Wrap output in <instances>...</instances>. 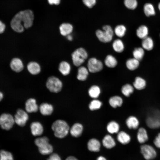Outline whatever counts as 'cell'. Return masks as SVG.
I'll list each match as a JSON object with an SVG mask.
<instances>
[{"mask_svg":"<svg viewBox=\"0 0 160 160\" xmlns=\"http://www.w3.org/2000/svg\"><path fill=\"white\" fill-rule=\"evenodd\" d=\"M15 123L18 126H24L29 119L28 113L21 109L17 110L14 117Z\"/></svg>","mask_w":160,"mask_h":160,"instance_id":"9","label":"cell"},{"mask_svg":"<svg viewBox=\"0 0 160 160\" xmlns=\"http://www.w3.org/2000/svg\"><path fill=\"white\" fill-rule=\"evenodd\" d=\"M137 138L138 142L141 144L145 143L149 139V136L146 129L143 127H139L137 134Z\"/></svg>","mask_w":160,"mask_h":160,"instance_id":"12","label":"cell"},{"mask_svg":"<svg viewBox=\"0 0 160 160\" xmlns=\"http://www.w3.org/2000/svg\"><path fill=\"white\" fill-rule=\"evenodd\" d=\"M145 52L144 49L141 47L135 48L133 51L132 55L134 58L140 61L143 58Z\"/></svg>","mask_w":160,"mask_h":160,"instance_id":"38","label":"cell"},{"mask_svg":"<svg viewBox=\"0 0 160 160\" xmlns=\"http://www.w3.org/2000/svg\"><path fill=\"white\" fill-rule=\"evenodd\" d=\"M5 25L0 20V34L2 33L4 31Z\"/></svg>","mask_w":160,"mask_h":160,"instance_id":"46","label":"cell"},{"mask_svg":"<svg viewBox=\"0 0 160 160\" xmlns=\"http://www.w3.org/2000/svg\"><path fill=\"white\" fill-rule=\"evenodd\" d=\"M148 115L145 119V123L149 128L156 129L160 128V112L156 111Z\"/></svg>","mask_w":160,"mask_h":160,"instance_id":"5","label":"cell"},{"mask_svg":"<svg viewBox=\"0 0 160 160\" xmlns=\"http://www.w3.org/2000/svg\"><path fill=\"white\" fill-rule=\"evenodd\" d=\"M100 142L96 139H91L88 142L87 148L90 151L94 152H98L100 150Z\"/></svg>","mask_w":160,"mask_h":160,"instance_id":"19","label":"cell"},{"mask_svg":"<svg viewBox=\"0 0 160 160\" xmlns=\"http://www.w3.org/2000/svg\"><path fill=\"white\" fill-rule=\"evenodd\" d=\"M89 71L87 68L84 66H80L78 70L77 79L80 81L86 80L89 75Z\"/></svg>","mask_w":160,"mask_h":160,"instance_id":"20","label":"cell"},{"mask_svg":"<svg viewBox=\"0 0 160 160\" xmlns=\"http://www.w3.org/2000/svg\"><path fill=\"white\" fill-rule=\"evenodd\" d=\"M35 145L40 148L44 145L49 143L48 138L46 136H44L36 138L34 141Z\"/></svg>","mask_w":160,"mask_h":160,"instance_id":"40","label":"cell"},{"mask_svg":"<svg viewBox=\"0 0 160 160\" xmlns=\"http://www.w3.org/2000/svg\"><path fill=\"white\" fill-rule=\"evenodd\" d=\"M102 105V103L100 101L95 99L90 102L89 107L91 110L93 111L100 109Z\"/></svg>","mask_w":160,"mask_h":160,"instance_id":"41","label":"cell"},{"mask_svg":"<svg viewBox=\"0 0 160 160\" xmlns=\"http://www.w3.org/2000/svg\"><path fill=\"white\" fill-rule=\"evenodd\" d=\"M34 15L29 9L21 11L17 13L12 19L10 25L12 28L17 33H21L24 28H28L33 25Z\"/></svg>","mask_w":160,"mask_h":160,"instance_id":"1","label":"cell"},{"mask_svg":"<svg viewBox=\"0 0 160 160\" xmlns=\"http://www.w3.org/2000/svg\"><path fill=\"white\" fill-rule=\"evenodd\" d=\"M58 69L62 75L65 76L70 73L71 66L70 64L67 62L62 61L59 64Z\"/></svg>","mask_w":160,"mask_h":160,"instance_id":"24","label":"cell"},{"mask_svg":"<svg viewBox=\"0 0 160 160\" xmlns=\"http://www.w3.org/2000/svg\"><path fill=\"white\" fill-rule=\"evenodd\" d=\"M124 4L127 8L130 9H135L137 5V0H124Z\"/></svg>","mask_w":160,"mask_h":160,"instance_id":"42","label":"cell"},{"mask_svg":"<svg viewBox=\"0 0 160 160\" xmlns=\"http://www.w3.org/2000/svg\"><path fill=\"white\" fill-rule=\"evenodd\" d=\"M83 129V127L81 124L79 123H76L70 129L69 132L72 136L77 137L81 135Z\"/></svg>","mask_w":160,"mask_h":160,"instance_id":"17","label":"cell"},{"mask_svg":"<svg viewBox=\"0 0 160 160\" xmlns=\"http://www.w3.org/2000/svg\"><path fill=\"white\" fill-rule=\"evenodd\" d=\"M0 160H14L13 156L10 152L1 150L0 151Z\"/></svg>","mask_w":160,"mask_h":160,"instance_id":"39","label":"cell"},{"mask_svg":"<svg viewBox=\"0 0 160 160\" xmlns=\"http://www.w3.org/2000/svg\"><path fill=\"white\" fill-rule=\"evenodd\" d=\"M143 10L145 15L147 17L154 15L155 11L153 5L150 3L145 4L143 7Z\"/></svg>","mask_w":160,"mask_h":160,"instance_id":"35","label":"cell"},{"mask_svg":"<svg viewBox=\"0 0 160 160\" xmlns=\"http://www.w3.org/2000/svg\"><path fill=\"white\" fill-rule=\"evenodd\" d=\"M67 39L70 41H71L73 40V37L70 34L69 35L67 36Z\"/></svg>","mask_w":160,"mask_h":160,"instance_id":"50","label":"cell"},{"mask_svg":"<svg viewBox=\"0 0 160 160\" xmlns=\"http://www.w3.org/2000/svg\"><path fill=\"white\" fill-rule=\"evenodd\" d=\"M51 129L54 135L59 138L65 137L70 131V128L67 123L61 119H58L54 121L52 125Z\"/></svg>","mask_w":160,"mask_h":160,"instance_id":"2","label":"cell"},{"mask_svg":"<svg viewBox=\"0 0 160 160\" xmlns=\"http://www.w3.org/2000/svg\"><path fill=\"white\" fill-rule=\"evenodd\" d=\"M15 123L14 117L11 114L3 113L0 116V127L3 129L9 130Z\"/></svg>","mask_w":160,"mask_h":160,"instance_id":"7","label":"cell"},{"mask_svg":"<svg viewBox=\"0 0 160 160\" xmlns=\"http://www.w3.org/2000/svg\"><path fill=\"white\" fill-rule=\"evenodd\" d=\"M27 68L29 72L33 75H37L41 71L40 65L36 62H30L27 65Z\"/></svg>","mask_w":160,"mask_h":160,"instance_id":"18","label":"cell"},{"mask_svg":"<svg viewBox=\"0 0 160 160\" xmlns=\"http://www.w3.org/2000/svg\"><path fill=\"white\" fill-rule=\"evenodd\" d=\"M73 26L68 23H62L59 27L60 33L64 36L70 34L73 31Z\"/></svg>","mask_w":160,"mask_h":160,"instance_id":"21","label":"cell"},{"mask_svg":"<svg viewBox=\"0 0 160 160\" xmlns=\"http://www.w3.org/2000/svg\"><path fill=\"white\" fill-rule=\"evenodd\" d=\"M82 1L86 7L91 8L95 4L96 0H82Z\"/></svg>","mask_w":160,"mask_h":160,"instance_id":"43","label":"cell"},{"mask_svg":"<svg viewBox=\"0 0 160 160\" xmlns=\"http://www.w3.org/2000/svg\"><path fill=\"white\" fill-rule=\"evenodd\" d=\"M153 143L156 147L160 149V132H159L154 138Z\"/></svg>","mask_w":160,"mask_h":160,"instance_id":"44","label":"cell"},{"mask_svg":"<svg viewBox=\"0 0 160 160\" xmlns=\"http://www.w3.org/2000/svg\"><path fill=\"white\" fill-rule=\"evenodd\" d=\"M103 145L105 148L111 149L116 145L115 142L113 137L110 135H107L105 136L102 140Z\"/></svg>","mask_w":160,"mask_h":160,"instance_id":"25","label":"cell"},{"mask_svg":"<svg viewBox=\"0 0 160 160\" xmlns=\"http://www.w3.org/2000/svg\"><path fill=\"white\" fill-rule=\"evenodd\" d=\"M122 98L118 96H115L111 97L109 99V103L113 108H116L121 106L123 103Z\"/></svg>","mask_w":160,"mask_h":160,"instance_id":"31","label":"cell"},{"mask_svg":"<svg viewBox=\"0 0 160 160\" xmlns=\"http://www.w3.org/2000/svg\"><path fill=\"white\" fill-rule=\"evenodd\" d=\"M141 154L146 160H152L156 156L157 153L154 148L152 145L146 144H142L140 147Z\"/></svg>","mask_w":160,"mask_h":160,"instance_id":"8","label":"cell"},{"mask_svg":"<svg viewBox=\"0 0 160 160\" xmlns=\"http://www.w3.org/2000/svg\"><path fill=\"white\" fill-rule=\"evenodd\" d=\"M11 69L16 72H19L23 69L24 65L21 60L18 58H14L11 61L10 63Z\"/></svg>","mask_w":160,"mask_h":160,"instance_id":"15","label":"cell"},{"mask_svg":"<svg viewBox=\"0 0 160 160\" xmlns=\"http://www.w3.org/2000/svg\"><path fill=\"white\" fill-rule=\"evenodd\" d=\"M139 64V61L134 57L128 59L126 63L127 68L131 71L136 69L138 67Z\"/></svg>","mask_w":160,"mask_h":160,"instance_id":"28","label":"cell"},{"mask_svg":"<svg viewBox=\"0 0 160 160\" xmlns=\"http://www.w3.org/2000/svg\"><path fill=\"white\" fill-rule=\"evenodd\" d=\"M30 128L32 134L35 136L41 135L44 132L43 126L39 121H36L31 123Z\"/></svg>","mask_w":160,"mask_h":160,"instance_id":"13","label":"cell"},{"mask_svg":"<svg viewBox=\"0 0 160 160\" xmlns=\"http://www.w3.org/2000/svg\"><path fill=\"white\" fill-rule=\"evenodd\" d=\"M158 7L159 11H160V2L158 4Z\"/></svg>","mask_w":160,"mask_h":160,"instance_id":"52","label":"cell"},{"mask_svg":"<svg viewBox=\"0 0 160 160\" xmlns=\"http://www.w3.org/2000/svg\"><path fill=\"white\" fill-rule=\"evenodd\" d=\"M107 131L111 134L118 133L119 129V124L116 121H112L110 122L107 126Z\"/></svg>","mask_w":160,"mask_h":160,"instance_id":"32","label":"cell"},{"mask_svg":"<svg viewBox=\"0 0 160 160\" xmlns=\"http://www.w3.org/2000/svg\"><path fill=\"white\" fill-rule=\"evenodd\" d=\"M148 34V28L145 25L140 26L136 31V35L137 37L143 39L147 37Z\"/></svg>","mask_w":160,"mask_h":160,"instance_id":"30","label":"cell"},{"mask_svg":"<svg viewBox=\"0 0 160 160\" xmlns=\"http://www.w3.org/2000/svg\"><path fill=\"white\" fill-rule=\"evenodd\" d=\"M4 97V95L3 93L0 91V102L1 101Z\"/></svg>","mask_w":160,"mask_h":160,"instance_id":"51","label":"cell"},{"mask_svg":"<svg viewBox=\"0 0 160 160\" xmlns=\"http://www.w3.org/2000/svg\"><path fill=\"white\" fill-rule=\"evenodd\" d=\"M102 29H98L96 31L97 37L100 42L103 43L111 42L112 40L114 33L112 28L109 25H106L103 27Z\"/></svg>","mask_w":160,"mask_h":160,"instance_id":"3","label":"cell"},{"mask_svg":"<svg viewBox=\"0 0 160 160\" xmlns=\"http://www.w3.org/2000/svg\"><path fill=\"white\" fill-rule=\"evenodd\" d=\"M103 68L102 62L95 57L89 58L87 62V68L89 72L96 73L101 71Z\"/></svg>","mask_w":160,"mask_h":160,"instance_id":"10","label":"cell"},{"mask_svg":"<svg viewBox=\"0 0 160 160\" xmlns=\"http://www.w3.org/2000/svg\"><path fill=\"white\" fill-rule=\"evenodd\" d=\"M96 160H107V159L103 156H100L97 158Z\"/></svg>","mask_w":160,"mask_h":160,"instance_id":"49","label":"cell"},{"mask_svg":"<svg viewBox=\"0 0 160 160\" xmlns=\"http://www.w3.org/2000/svg\"><path fill=\"white\" fill-rule=\"evenodd\" d=\"M134 88L133 86L131 84H127L122 87L121 91L124 95L126 97H129L133 93Z\"/></svg>","mask_w":160,"mask_h":160,"instance_id":"34","label":"cell"},{"mask_svg":"<svg viewBox=\"0 0 160 160\" xmlns=\"http://www.w3.org/2000/svg\"><path fill=\"white\" fill-rule=\"evenodd\" d=\"M39 110L43 116L51 115L54 111L52 105L47 103H43L39 107Z\"/></svg>","mask_w":160,"mask_h":160,"instance_id":"14","label":"cell"},{"mask_svg":"<svg viewBox=\"0 0 160 160\" xmlns=\"http://www.w3.org/2000/svg\"><path fill=\"white\" fill-rule=\"evenodd\" d=\"M104 63L107 67L113 68L116 66L118 61L116 58L113 55H108L106 57L105 59Z\"/></svg>","mask_w":160,"mask_h":160,"instance_id":"26","label":"cell"},{"mask_svg":"<svg viewBox=\"0 0 160 160\" xmlns=\"http://www.w3.org/2000/svg\"><path fill=\"white\" fill-rule=\"evenodd\" d=\"M49 3L52 5L54 4L55 5H58L60 2V0H47Z\"/></svg>","mask_w":160,"mask_h":160,"instance_id":"47","label":"cell"},{"mask_svg":"<svg viewBox=\"0 0 160 160\" xmlns=\"http://www.w3.org/2000/svg\"><path fill=\"white\" fill-rule=\"evenodd\" d=\"M112 47L115 52L119 53L122 52L124 49V44L123 41L120 39H117L113 41Z\"/></svg>","mask_w":160,"mask_h":160,"instance_id":"27","label":"cell"},{"mask_svg":"<svg viewBox=\"0 0 160 160\" xmlns=\"http://www.w3.org/2000/svg\"><path fill=\"white\" fill-rule=\"evenodd\" d=\"M47 160H61L60 157L57 154H52Z\"/></svg>","mask_w":160,"mask_h":160,"instance_id":"45","label":"cell"},{"mask_svg":"<svg viewBox=\"0 0 160 160\" xmlns=\"http://www.w3.org/2000/svg\"><path fill=\"white\" fill-rule=\"evenodd\" d=\"M25 111L28 113H35L39 109V107L36 103V100L33 98L27 100L25 103Z\"/></svg>","mask_w":160,"mask_h":160,"instance_id":"11","label":"cell"},{"mask_svg":"<svg viewBox=\"0 0 160 160\" xmlns=\"http://www.w3.org/2000/svg\"><path fill=\"white\" fill-rule=\"evenodd\" d=\"M39 152L42 154L46 155L51 154L53 151V147L49 143L38 148Z\"/></svg>","mask_w":160,"mask_h":160,"instance_id":"36","label":"cell"},{"mask_svg":"<svg viewBox=\"0 0 160 160\" xmlns=\"http://www.w3.org/2000/svg\"><path fill=\"white\" fill-rule=\"evenodd\" d=\"M126 123L129 129H136L139 128L140 122L139 119L136 117L131 116L127 119Z\"/></svg>","mask_w":160,"mask_h":160,"instance_id":"16","label":"cell"},{"mask_svg":"<svg viewBox=\"0 0 160 160\" xmlns=\"http://www.w3.org/2000/svg\"><path fill=\"white\" fill-rule=\"evenodd\" d=\"M100 93V89L97 85H93L88 90L89 96L93 98H97Z\"/></svg>","mask_w":160,"mask_h":160,"instance_id":"33","label":"cell"},{"mask_svg":"<svg viewBox=\"0 0 160 160\" xmlns=\"http://www.w3.org/2000/svg\"><path fill=\"white\" fill-rule=\"evenodd\" d=\"M88 54L83 48L80 47L73 51L71 57L73 65L76 66H80L87 58Z\"/></svg>","mask_w":160,"mask_h":160,"instance_id":"4","label":"cell"},{"mask_svg":"<svg viewBox=\"0 0 160 160\" xmlns=\"http://www.w3.org/2000/svg\"><path fill=\"white\" fill-rule=\"evenodd\" d=\"M126 28L122 25L116 26L114 28V33L119 38H122L125 35L126 31Z\"/></svg>","mask_w":160,"mask_h":160,"instance_id":"37","label":"cell"},{"mask_svg":"<svg viewBox=\"0 0 160 160\" xmlns=\"http://www.w3.org/2000/svg\"><path fill=\"white\" fill-rule=\"evenodd\" d=\"M142 46L144 49L148 51L151 50L153 47V41L151 38L147 36L143 39Z\"/></svg>","mask_w":160,"mask_h":160,"instance_id":"29","label":"cell"},{"mask_svg":"<svg viewBox=\"0 0 160 160\" xmlns=\"http://www.w3.org/2000/svg\"><path fill=\"white\" fill-rule=\"evenodd\" d=\"M65 160H78L77 158L73 156H69Z\"/></svg>","mask_w":160,"mask_h":160,"instance_id":"48","label":"cell"},{"mask_svg":"<svg viewBox=\"0 0 160 160\" xmlns=\"http://www.w3.org/2000/svg\"><path fill=\"white\" fill-rule=\"evenodd\" d=\"M117 138L120 143L123 145L129 143L131 140V137L129 135L124 131L119 132L118 134Z\"/></svg>","mask_w":160,"mask_h":160,"instance_id":"23","label":"cell"},{"mask_svg":"<svg viewBox=\"0 0 160 160\" xmlns=\"http://www.w3.org/2000/svg\"><path fill=\"white\" fill-rule=\"evenodd\" d=\"M63 83L58 78L54 76H51L47 79L46 86L51 92L57 93L60 92L63 87Z\"/></svg>","mask_w":160,"mask_h":160,"instance_id":"6","label":"cell"},{"mask_svg":"<svg viewBox=\"0 0 160 160\" xmlns=\"http://www.w3.org/2000/svg\"><path fill=\"white\" fill-rule=\"evenodd\" d=\"M133 86L137 90H141L144 89L146 86V81L140 77H137L133 83Z\"/></svg>","mask_w":160,"mask_h":160,"instance_id":"22","label":"cell"}]
</instances>
